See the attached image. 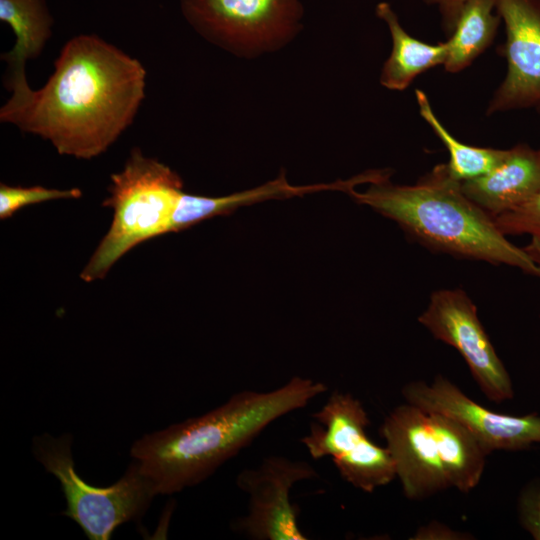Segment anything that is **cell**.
<instances>
[{
    "instance_id": "6da1fadb",
    "label": "cell",
    "mask_w": 540,
    "mask_h": 540,
    "mask_svg": "<svg viewBox=\"0 0 540 540\" xmlns=\"http://www.w3.org/2000/svg\"><path fill=\"white\" fill-rule=\"evenodd\" d=\"M142 63L94 34L72 37L45 85L13 94L0 121L49 141L60 155L92 159L132 125L145 98Z\"/></svg>"
},
{
    "instance_id": "7a4b0ae2",
    "label": "cell",
    "mask_w": 540,
    "mask_h": 540,
    "mask_svg": "<svg viewBox=\"0 0 540 540\" xmlns=\"http://www.w3.org/2000/svg\"><path fill=\"white\" fill-rule=\"evenodd\" d=\"M326 391L323 382L300 376L271 391L243 390L201 416L145 434L130 455L158 495L177 493L207 479L272 422Z\"/></svg>"
},
{
    "instance_id": "3957f363",
    "label": "cell",
    "mask_w": 540,
    "mask_h": 540,
    "mask_svg": "<svg viewBox=\"0 0 540 540\" xmlns=\"http://www.w3.org/2000/svg\"><path fill=\"white\" fill-rule=\"evenodd\" d=\"M389 176L383 170L373 171L367 190L358 192L352 185L345 192L431 249L506 264L540 278V264L509 242L493 218L463 193L461 181L447 163L436 165L413 185L393 184Z\"/></svg>"
},
{
    "instance_id": "277c9868",
    "label": "cell",
    "mask_w": 540,
    "mask_h": 540,
    "mask_svg": "<svg viewBox=\"0 0 540 540\" xmlns=\"http://www.w3.org/2000/svg\"><path fill=\"white\" fill-rule=\"evenodd\" d=\"M108 191L103 206L113 209V220L80 274L85 282L104 278L138 244L172 232L183 182L167 165L134 148L123 169L111 175Z\"/></svg>"
},
{
    "instance_id": "5b68a950",
    "label": "cell",
    "mask_w": 540,
    "mask_h": 540,
    "mask_svg": "<svg viewBox=\"0 0 540 540\" xmlns=\"http://www.w3.org/2000/svg\"><path fill=\"white\" fill-rule=\"evenodd\" d=\"M72 440L67 433H43L33 439V455L61 485L67 506L61 514L75 521L90 540H108L123 523L140 519L158 493L134 460L112 485H89L75 470Z\"/></svg>"
},
{
    "instance_id": "8992f818",
    "label": "cell",
    "mask_w": 540,
    "mask_h": 540,
    "mask_svg": "<svg viewBox=\"0 0 540 540\" xmlns=\"http://www.w3.org/2000/svg\"><path fill=\"white\" fill-rule=\"evenodd\" d=\"M312 418L300 441L313 459L330 457L345 481L368 493L396 477L391 453L368 438V414L350 393L334 391Z\"/></svg>"
},
{
    "instance_id": "52a82bcc",
    "label": "cell",
    "mask_w": 540,
    "mask_h": 540,
    "mask_svg": "<svg viewBox=\"0 0 540 540\" xmlns=\"http://www.w3.org/2000/svg\"><path fill=\"white\" fill-rule=\"evenodd\" d=\"M186 21L209 42L235 54L275 50L301 27V0H180Z\"/></svg>"
},
{
    "instance_id": "ba28073f",
    "label": "cell",
    "mask_w": 540,
    "mask_h": 540,
    "mask_svg": "<svg viewBox=\"0 0 540 540\" xmlns=\"http://www.w3.org/2000/svg\"><path fill=\"white\" fill-rule=\"evenodd\" d=\"M418 321L438 340L454 347L466 361L483 394L501 403L514 396L512 381L482 326L477 308L460 289L432 293Z\"/></svg>"
},
{
    "instance_id": "9c48e42d",
    "label": "cell",
    "mask_w": 540,
    "mask_h": 540,
    "mask_svg": "<svg viewBox=\"0 0 540 540\" xmlns=\"http://www.w3.org/2000/svg\"><path fill=\"white\" fill-rule=\"evenodd\" d=\"M318 476L310 463L284 456H268L256 468L242 470L236 484L248 494V513L234 528L254 540H306L298 525V509L290 490L298 482Z\"/></svg>"
},
{
    "instance_id": "30bf717a",
    "label": "cell",
    "mask_w": 540,
    "mask_h": 540,
    "mask_svg": "<svg viewBox=\"0 0 540 540\" xmlns=\"http://www.w3.org/2000/svg\"><path fill=\"white\" fill-rule=\"evenodd\" d=\"M407 403L426 412L447 416L469 431L490 454L494 450L519 451L540 443V416L500 414L477 404L455 384L438 375L432 384H406Z\"/></svg>"
},
{
    "instance_id": "8fae6325",
    "label": "cell",
    "mask_w": 540,
    "mask_h": 540,
    "mask_svg": "<svg viewBox=\"0 0 540 540\" xmlns=\"http://www.w3.org/2000/svg\"><path fill=\"white\" fill-rule=\"evenodd\" d=\"M379 432L407 498L422 500L452 488L430 413L410 403L400 405L386 416Z\"/></svg>"
},
{
    "instance_id": "7c38bea8",
    "label": "cell",
    "mask_w": 540,
    "mask_h": 540,
    "mask_svg": "<svg viewBox=\"0 0 540 540\" xmlns=\"http://www.w3.org/2000/svg\"><path fill=\"white\" fill-rule=\"evenodd\" d=\"M506 41L499 52L507 73L487 106V114L540 105V0H496Z\"/></svg>"
},
{
    "instance_id": "4fadbf2b",
    "label": "cell",
    "mask_w": 540,
    "mask_h": 540,
    "mask_svg": "<svg viewBox=\"0 0 540 540\" xmlns=\"http://www.w3.org/2000/svg\"><path fill=\"white\" fill-rule=\"evenodd\" d=\"M463 193L492 218L529 200L540 189V149L519 144L489 172L461 182Z\"/></svg>"
},
{
    "instance_id": "5bb4252c",
    "label": "cell",
    "mask_w": 540,
    "mask_h": 540,
    "mask_svg": "<svg viewBox=\"0 0 540 540\" xmlns=\"http://www.w3.org/2000/svg\"><path fill=\"white\" fill-rule=\"evenodd\" d=\"M0 20L10 26L16 38L13 48L1 55L9 68L4 85L11 94H18L30 87L26 62L42 53L54 20L46 0H0Z\"/></svg>"
},
{
    "instance_id": "9a60e30c",
    "label": "cell",
    "mask_w": 540,
    "mask_h": 540,
    "mask_svg": "<svg viewBox=\"0 0 540 540\" xmlns=\"http://www.w3.org/2000/svg\"><path fill=\"white\" fill-rule=\"evenodd\" d=\"M376 15L386 23L392 38V50L380 74L382 86L402 91L421 73L444 64L447 57L446 42L430 44L411 36L386 2L376 6Z\"/></svg>"
},
{
    "instance_id": "2e32d148",
    "label": "cell",
    "mask_w": 540,
    "mask_h": 540,
    "mask_svg": "<svg viewBox=\"0 0 540 540\" xmlns=\"http://www.w3.org/2000/svg\"><path fill=\"white\" fill-rule=\"evenodd\" d=\"M496 0H467L447 43L445 70L457 73L467 68L493 42L501 17Z\"/></svg>"
},
{
    "instance_id": "e0dca14e",
    "label": "cell",
    "mask_w": 540,
    "mask_h": 540,
    "mask_svg": "<svg viewBox=\"0 0 540 540\" xmlns=\"http://www.w3.org/2000/svg\"><path fill=\"white\" fill-rule=\"evenodd\" d=\"M415 95L421 117L449 152L447 165L456 179L462 182L482 176L504 158L507 149L477 147L456 139L437 118L424 91L416 89Z\"/></svg>"
},
{
    "instance_id": "ac0fdd59",
    "label": "cell",
    "mask_w": 540,
    "mask_h": 540,
    "mask_svg": "<svg viewBox=\"0 0 540 540\" xmlns=\"http://www.w3.org/2000/svg\"><path fill=\"white\" fill-rule=\"evenodd\" d=\"M82 192L78 188L50 189L42 186L22 187L0 184V218L7 219L25 206L57 199H77Z\"/></svg>"
},
{
    "instance_id": "d6986e66",
    "label": "cell",
    "mask_w": 540,
    "mask_h": 540,
    "mask_svg": "<svg viewBox=\"0 0 540 540\" xmlns=\"http://www.w3.org/2000/svg\"><path fill=\"white\" fill-rule=\"evenodd\" d=\"M493 221L504 235L540 237V189L525 203L494 217Z\"/></svg>"
},
{
    "instance_id": "ffe728a7",
    "label": "cell",
    "mask_w": 540,
    "mask_h": 540,
    "mask_svg": "<svg viewBox=\"0 0 540 540\" xmlns=\"http://www.w3.org/2000/svg\"><path fill=\"white\" fill-rule=\"evenodd\" d=\"M517 506L521 526L535 540H540V480H533L522 488Z\"/></svg>"
},
{
    "instance_id": "44dd1931",
    "label": "cell",
    "mask_w": 540,
    "mask_h": 540,
    "mask_svg": "<svg viewBox=\"0 0 540 540\" xmlns=\"http://www.w3.org/2000/svg\"><path fill=\"white\" fill-rule=\"evenodd\" d=\"M425 4L433 6L439 12L441 26L449 37L458 21L461 11L467 0H423Z\"/></svg>"
},
{
    "instance_id": "7402d4cb",
    "label": "cell",
    "mask_w": 540,
    "mask_h": 540,
    "mask_svg": "<svg viewBox=\"0 0 540 540\" xmlns=\"http://www.w3.org/2000/svg\"><path fill=\"white\" fill-rule=\"evenodd\" d=\"M469 534L455 531L437 521H432L428 525L420 527L411 539L415 540H461L470 539Z\"/></svg>"
},
{
    "instance_id": "603a6c76",
    "label": "cell",
    "mask_w": 540,
    "mask_h": 540,
    "mask_svg": "<svg viewBox=\"0 0 540 540\" xmlns=\"http://www.w3.org/2000/svg\"><path fill=\"white\" fill-rule=\"evenodd\" d=\"M524 250L540 264V237L532 236L530 243Z\"/></svg>"
},
{
    "instance_id": "cb8c5ba5",
    "label": "cell",
    "mask_w": 540,
    "mask_h": 540,
    "mask_svg": "<svg viewBox=\"0 0 540 540\" xmlns=\"http://www.w3.org/2000/svg\"><path fill=\"white\" fill-rule=\"evenodd\" d=\"M536 109L540 112V105Z\"/></svg>"
}]
</instances>
